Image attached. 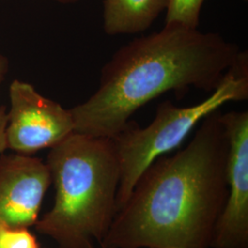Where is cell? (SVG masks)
<instances>
[{"label":"cell","instance_id":"obj_1","mask_svg":"<svg viewBox=\"0 0 248 248\" xmlns=\"http://www.w3.org/2000/svg\"><path fill=\"white\" fill-rule=\"evenodd\" d=\"M227 151L218 108L201 122L186 147L143 171L100 246L212 248L227 198Z\"/></svg>","mask_w":248,"mask_h":248},{"label":"cell","instance_id":"obj_2","mask_svg":"<svg viewBox=\"0 0 248 248\" xmlns=\"http://www.w3.org/2000/svg\"><path fill=\"white\" fill-rule=\"evenodd\" d=\"M244 52L215 32L178 24L135 38L101 70L99 87L70 109L75 133L113 138L140 108L169 91L213 92Z\"/></svg>","mask_w":248,"mask_h":248},{"label":"cell","instance_id":"obj_3","mask_svg":"<svg viewBox=\"0 0 248 248\" xmlns=\"http://www.w3.org/2000/svg\"><path fill=\"white\" fill-rule=\"evenodd\" d=\"M53 207L36 222L56 248H97L117 213L121 172L111 139L72 133L47 156Z\"/></svg>","mask_w":248,"mask_h":248},{"label":"cell","instance_id":"obj_4","mask_svg":"<svg viewBox=\"0 0 248 248\" xmlns=\"http://www.w3.org/2000/svg\"><path fill=\"white\" fill-rule=\"evenodd\" d=\"M248 98V53L242 54L224 76L220 86L203 101L177 107L170 101L160 103L148 126L141 128L130 121L111 138L120 165L117 212L126 202L139 177L160 156L176 149L196 125L211 112L230 101Z\"/></svg>","mask_w":248,"mask_h":248},{"label":"cell","instance_id":"obj_5","mask_svg":"<svg viewBox=\"0 0 248 248\" xmlns=\"http://www.w3.org/2000/svg\"><path fill=\"white\" fill-rule=\"evenodd\" d=\"M6 141L8 149L30 155L52 148L74 133L70 109L45 98L25 82L14 80L9 89Z\"/></svg>","mask_w":248,"mask_h":248},{"label":"cell","instance_id":"obj_6","mask_svg":"<svg viewBox=\"0 0 248 248\" xmlns=\"http://www.w3.org/2000/svg\"><path fill=\"white\" fill-rule=\"evenodd\" d=\"M228 142L227 198L212 248H248V112L222 113Z\"/></svg>","mask_w":248,"mask_h":248},{"label":"cell","instance_id":"obj_7","mask_svg":"<svg viewBox=\"0 0 248 248\" xmlns=\"http://www.w3.org/2000/svg\"><path fill=\"white\" fill-rule=\"evenodd\" d=\"M52 184L49 169L28 155L0 156V226L33 227Z\"/></svg>","mask_w":248,"mask_h":248},{"label":"cell","instance_id":"obj_8","mask_svg":"<svg viewBox=\"0 0 248 248\" xmlns=\"http://www.w3.org/2000/svg\"><path fill=\"white\" fill-rule=\"evenodd\" d=\"M168 0H104L103 29L108 35L134 34L146 31Z\"/></svg>","mask_w":248,"mask_h":248},{"label":"cell","instance_id":"obj_9","mask_svg":"<svg viewBox=\"0 0 248 248\" xmlns=\"http://www.w3.org/2000/svg\"><path fill=\"white\" fill-rule=\"evenodd\" d=\"M205 0H168L166 24L197 29Z\"/></svg>","mask_w":248,"mask_h":248},{"label":"cell","instance_id":"obj_10","mask_svg":"<svg viewBox=\"0 0 248 248\" xmlns=\"http://www.w3.org/2000/svg\"><path fill=\"white\" fill-rule=\"evenodd\" d=\"M0 248H41L30 228L0 226Z\"/></svg>","mask_w":248,"mask_h":248},{"label":"cell","instance_id":"obj_11","mask_svg":"<svg viewBox=\"0 0 248 248\" xmlns=\"http://www.w3.org/2000/svg\"><path fill=\"white\" fill-rule=\"evenodd\" d=\"M8 124V113L4 107L0 108V154L7 150L6 141V128Z\"/></svg>","mask_w":248,"mask_h":248},{"label":"cell","instance_id":"obj_12","mask_svg":"<svg viewBox=\"0 0 248 248\" xmlns=\"http://www.w3.org/2000/svg\"><path fill=\"white\" fill-rule=\"evenodd\" d=\"M4 72H5V62L3 61V58L0 56V82L3 78Z\"/></svg>","mask_w":248,"mask_h":248},{"label":"cell","instance_id":"obj_13","mask_svg":"<svg viewBox=\"0 0 248 248\" xmlns=\"http://www.w3.org/2000/svg\"><path fill=\"white\" fill-rule=\"evenodd\" d=\"M61 2H72V1H77V0H58Z\"/></svg>","mask_w":248,"mask_h":248},{"label":"cell","instance_id":"obj_14","mask_svg":"<svg viewBox=\"0 0 248 248\" xmlns=\"http://www.w3.org/2000/svg\"><path fill=\"white\" fill-rule=\"evenodd\" d=\"M97 248H104V247H101V246H98Z\"/></svg>","mask_w":248,"mask_h":248}]
</instances>
